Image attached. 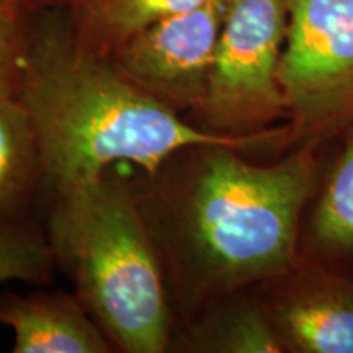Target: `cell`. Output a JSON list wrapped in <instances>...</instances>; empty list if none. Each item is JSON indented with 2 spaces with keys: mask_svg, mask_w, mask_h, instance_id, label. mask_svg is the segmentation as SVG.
Instances as JSON below:
<instances>
[{
  "mask_svg": "<svg viewBox=\"0 0 353 353\" xmlns=\"http://www.w3.org/2000/svg\"><path fill=\"white\" fill-rule=\"evenodd\" d=\"M311 234L325 252H353V126L317 200Z\"/></svg>",
  "mask_w": 353,
  "mask_h": 353,
  "instance_id": "obj_12",
  "label": "cell"
},
{
  "mask_svg": "<svg viewBox=\"0 0 353 353\" xmlns=\"http://www.w3.org/2000/svg\"><path fill=\"white\" fill-rule=\"evenodd\" d=\"M228 0H208L152 21L108 56L113 68L145 95L182 117L205 99Z\"/></svg>",
  "mask_w": 353,
  "mask_h": 353,
  "instance_id": "obj_6",
  "label": "cell"
},
{
  "mask_svg": "<svg viewBox=\"0 0 353 353\" xmlns=\"http://www.w3.org/2000/svg\"><path fill=\"white\" fill-rule=\"evenodd\" d=\"M28 54V19L0 7V97L19 99Z\"/></svg>",
  "mask_w": 353,
  "mask_h": 353,
  "instance_id": "obj_14",
  "label": "cell"
},
{
  "mask_svg": "<svg viewBox=\"0 0 353 353\" xmlns=\"http://www.w3.org/2000/svg\"><path fill=\"white\" fill-rule=\"evenodd\" d=\"M56 270L44 229L32 219L0 226V283L23 281L46 286L54 280Z\"/></svg>",
  "mask_w": 353,
  "mask_h": 353,
  "instance_id": "obj_13",
  "label": "cell"
},
{
  "mask_svg": "<svg viewBox=\"0 0 353 353\" xmlns=\"http://www.w3.org/2000/svg\"><path fill=\"white\" fill-rule=\"evenodd\" d=\"M52 195L44 231L57 270L114 350L170 352L174 311L130 180L105 172Z\"/></svg>",
  "mask_w": 353,
  "mask_h": 353,
  "instance_id": "obj_3",
  "label": "cell"
},
{
  "mask_svg": "<svg viewBox=\"0 0 353 353\" xmlns=\"http://www.w3.org/2000/svg\"><path fill=\"white\" fill-rule=\"evenodd\" d=\"M30 54L19 100L28 113L41 157L43 188L52 193L99 179L117 162L149 174L193 144L241 151L290 143V126L249 136L218 134L183 120L72 37L64 8L28 17Z\"/></svg>",
  "mask_w": 353,
  "mask_h": 353,
  "instance_id": "obj_2",
  "label": "cell"
},
{
  "mask_svg": "<svg viewBox=\"0 0 353 353\" xmlns=\"http://www.w3.org/2000/svg\"><path fill=\"white\" fill-rule=\"evenodd\" d=\"M239 151L187 145L130 180L175 329L206 303L285 275L298 262L299 221L317 183L312 145L272 165L247 162Z\"/></svg>",
  "mask_w": 353,
  "mask_h": 353,
  "instance_id": "obj_1",
  "label": "cell"
},
{
  "mask_svg": "<svg viewBox=\"0 0 353 353\" xmlns=\"http://www.w3.org/2000/svg\"><path fill=\"white\" fill-rule=\"evenodd\" d=\"M262 286L259 299L285 352L353 353V281L296 262Z\"/></svg>",
  "mask_w": 353,
  "mask_h": 353,
  "instance_id": "obj_7",
  "label": "cell"
},
{
  "mask_svg": "<svg viewBox=\"0 0 353 353\" xmlns=\"http://www.w3.org/2000/svg\"><path fill=\"white\" fill-rule=\"evenodd\" d=\"M208 0H72L64 8L79 46L108 57L131 34Z\"/></svg>",
  "mask_w": 353,
  "mask_h": 353,
  "instance_id": "obj_11",
  "label": "cell"
},
{
  "mask_svg": "<svg viewBox=\"0 0 353 353\" xmlns=\"http://www.w3.org/2000/svg\"><path fill=\"white\" fill-rule=\"evenodd\" d=\"M41 188V157L28 113L19 99L0 97V226L30 219Z\"/></svg>",
  "mask_w": 353,
  "mask_h": 353,
  "instance_id": "obj_10",
  "label": "cell"
},
{
  "mask_svg": "<svg viewBox=\"0 0 353 353\" xmlns=\"http://www.w3.org/2000/svg\"><path fill=\"white\" fill-rule=\"evenodd\" d=\"M0 325L13 332V353H112L107 334L76 293H0Z\"/></svg>",
  "mask_w": 353,
  "mask_h": 353,
  "instance_id": "obj_8",
  "label": "cell"
},
{
  "mask_svg": "<svg viewBox=\"0 0 353 353\" xmlns=\"http://www.w3.org/2000/svg\"><path fill=\"white\" fill-rule=\"evenodd\" d=\"M70 2L72 0H0V7L7 8L8 12L23 17V19H28V17L41 12L65 8Z\"/></svg>",
  "mask_w": 353,
  "mask_h": 353,
  "instance_id": "obj_15",
  "label": "cell"
},
{
  "mask_svg": "<svg viewBox=\"0 0 353 353\" xmlns=\"http://www.w3.org/2000/svg\"><path fill=\"white\" fill-rule=\"evenodd\" d=\"M283 0H228L205 99L193 125L229 136H249L290 120L278 81L286 37Z\"/></svg>",
  "mask_w": 353,
  "mask_h": 353,
  "instance_id": "obj_4",
  "label": "cell"
},
{
  "mask_svg": "<svg viewBox=\"0 0 353 353\" xmlns=\"http://www.w3.org/2000/svg\"><path fill=\"white\" fill-rule=\"evenodd\" d=\"M247 290L224 294L201 306L175 329L170 352L281 353L285 352L259 298Z\"/></svg>",
  "mask_w": 353,
  "mask_h": 353,
  "instance_id": "obj_9",
  "label": "cell"
},
{
  "mask_svg": "<svg viewBox=\"0 0 353 353\" xmlns=\"http://www.w3.org/2000/svg\"><path fill=\"white\" fill-rule=\"evenodd\" d=\"M286 37L278 81L290 144L314 145L353 126V0H283Z\"/></svg>",
  "mask_w": 353,
  "mask_h": 353,
  "instance_id": "obj_5",
  "label": "cell"
}]
</instances>
